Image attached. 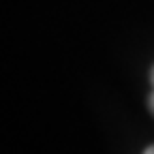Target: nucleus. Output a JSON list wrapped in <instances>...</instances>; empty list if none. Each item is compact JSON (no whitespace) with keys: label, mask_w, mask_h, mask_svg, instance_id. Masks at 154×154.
<instances>
[{"label":"nucleus","mask_w":154,"mask_h":154,"mask_svg":"<svg viewBox=\"0 0 154 154\" xmlns=\"http://www.w3.org/2000/svg\"><path fill=\"white\" fill-rule=\"evenodd\" d=\"M150 84H152V92H150V96H148V107H150V111L154 113V66H152V71H150Z\"/></svg>","instance_id":"nucleus-1"},{"label":"nucleus","mask_w":154,"mask_h":154,"mask_svg":"<svg viewBox=\"0 0 154 154\" xmlns=\"http://www.w3.org/2000/svg\"><path fill=\"white\" fill-rule=\"evenodd\" d=\"M143 154H154V146H150V148H146V152Z\"/></svg>","instance_id":"nucleus-2"}]
</instances>
